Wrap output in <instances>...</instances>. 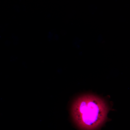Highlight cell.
Segmentation results:
<instances>
[{
    "mask_svg": "<svg viewBox=\"0 0 130 130\" xmlns=\"http://www.w3.org/2000/svg\"><path fill=\"white\" fill-rule=\"evenodd\" d=\"M107 109L101 100L87 95L75 100L72 107V117L82 130H93L98 127L104 120Z\"/></svg>",
    "mask_w": 130,
    "mask_h": 130,
    "instance_id": "obj_1",
    "label": "cell"
},
{
    "mask_svg": "<svg viewBox=\"0 0 130 130\" xmlns=\"http://www.w3.org/2000/svg\"><path fill=\"white\" fill-rule=\"evenodd\" d=\"M14 7L15 10L18 11H19V8L17 5H16Z\"/></svg>",
    "mask_w": 130,
    "mask_h": 130,
    "instance_id": "obj_2",
    "label": "cell"
}]
</instances>
